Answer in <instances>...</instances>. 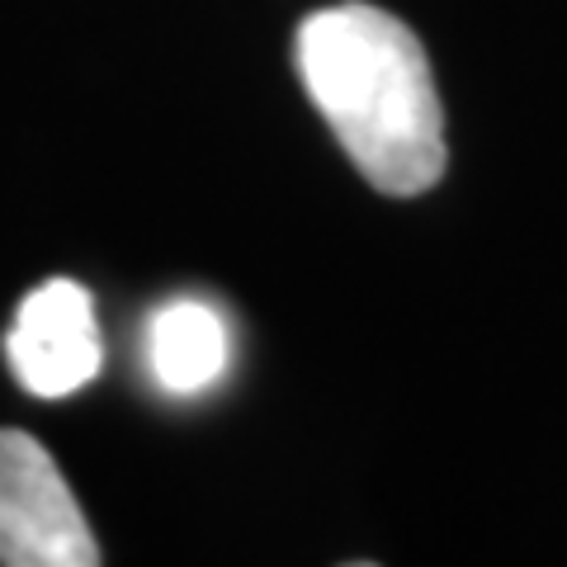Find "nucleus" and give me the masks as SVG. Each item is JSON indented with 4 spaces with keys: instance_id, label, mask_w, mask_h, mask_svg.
Segmentation results:
<instances>
[{
    "instance_id": "4",
    "label": "nucleus",
    "mask_w": 567,
    "mask_h": 567,
    "mask_svg": "<svg viewBox=\"0 0 567 567\" xmlns=\"http://www.w3.org/2000/svg\"><path fill=\"white\" fill-rule=\"evenodd\" d=\"M227 354H233L227 322L204 298H171L152 312L147 364L156 388H166L171 398H194L213 388L227 374Z\"/></svg>"
},
{
    "instance_id": "2",
    "label": "nucleus",
    "mask_w": 567,
    "mask_h": 567,
    "mask_svg": "<svg viewBox=\"0 0 567 567\" xmlns=\"http://www.w3.org/2000/svg\"><path fill=\"white\" fill-rule=\"evenodd\" d=\"M0 563L95 567L100 544L52 454L24 431H0Z\"/></svg>"
},
{
    "instance_id": "3",
    "label": "nucleus",
    "mask_w": 567,
    "mask_h": 567,
    "mask_svg": "<svg viewBox=\"0 0 567 567\" xmlns=\"http://www.w3.org/2000/svg\"><path fill=\"white\" fill-rule=\"evenodd\" d=\"M10 369L24 393L33 398H71L100 374L104 346L95 303L76 279H48L39 284L6 336Z\"/></svg>"
},
{
    "instance_id": "1",
    "label": "nucleus",
    "mask_w": 567,
    "mask_h": 567,
    "mask_svg": "<svg viewBox=\"0 0 567 567\" xmlns=\"http://www.w3.org/2000/svg\"><path fill=\"white\" fill-rule=\"evenodd\" d=\"M308 100L354 171L388 199H416L445 175V110L425 48L398 14L364 0L312 10L293 33Z\"/></svg>"
}]
</instances>
